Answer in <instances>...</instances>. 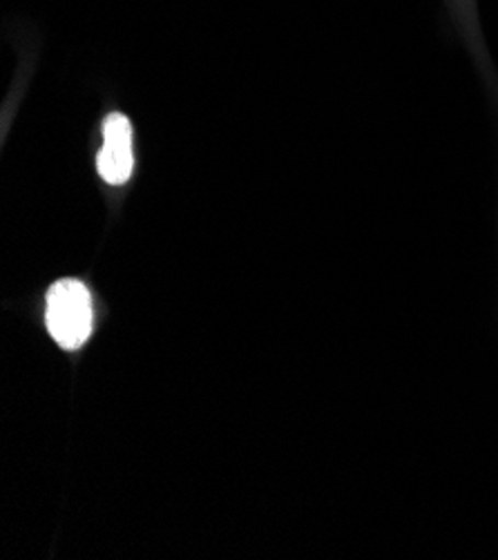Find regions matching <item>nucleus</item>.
I'll return each instance as SVG.
<instances>
[{
    "label": "nucleus",
    "instance_id": "f257e3e1",
    "mask_svg": "<svg viewBox=\"0 0 498 560\" xmlns=\"http://www.w3.org/2000/svg\"><path fill=\"white\" fill-rule=\"evenodd\" d=\"M47 330L61 349H81L92 332V300L79 279H61L47 293Z\"/></svg>",
    "mask_w": 498,
    "mask_h": 560
},
{
    "label": "nucleus",
    "instance_id": "f03ea898",
    "mask_svg": "<svg viewBox=\"0 0 498 560\" xmlns=\"http://www.w3.org/2000/svg\"><path fill=\"white\" fill-rule=\"evenodd\" d=\"M96 171L109 186H124L132 177V124L121 112H113L103 121V145L96 154Z\"/></svg>",
    "mask_w": 498,
    "mask_h": 560
}]
</instances>
